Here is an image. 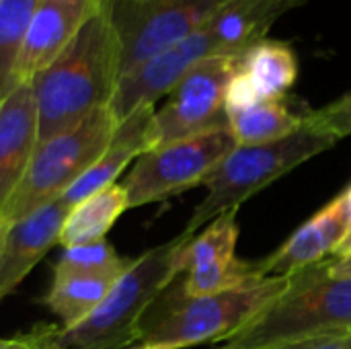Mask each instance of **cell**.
Listing matches in <instances>:
<instances>
[{"label": "cell", "instance_id": "1", "mask_svg": "<svg viewBox=\"0 0 351 349\" xmlns=\"http://www.w3.org/2000/svg\"><path fill=\"white\" fill-rule=\"evenodd\" d=\"M304 0H230L195 33L123 74L111 109L121 121L142 107H154L199 62L245 53L267 37L269 29Z\"/></svg>", "mask_w": 351, "mask_h": 349}, {"label": "cell", "instance_id": "2", "mask_svg": "<svg viewBox=\"0 0 351 349\" xmlns=\"http://www.w3.org/2000/svg\"><path fill=\"white\" fill-rule=\"evenodd\" d=\"M119 82V41L105 10L33 80L39 144L111 103Z\"/></svg>", "mask_w": 351, "mask_h": 349}, {"label": "cell", "instance_id": "3", "mask_svg": "<svg viewBox=\"0 0 351 349\" xmlns=\"http://www.w3.org/2000/svg\"><path fill=\"white\" fill-rule=\"evenodd\" d=\"M189 239L191 234L181 232L132 259L105 300L84 321L70 329L51 325L43 349H125L140 341L144 315L181 276L179 257Z\"/></svg>", "mask_w": 351, "mask_h": 349}, {"label": "cell", "instance_id": "4", "mask_svg": "<svg viewBox=\"0 0 351 349\" xmlns=\"http://www.w3.org/2000/svg\"><path fill=\"white\" fill-rule=\"evenodd\" d=\"M292 276L263 278L259 282L199 298L185 296L183 290L156 298L140 323V344L160 349H185L199 344L220 346L276 298H280Z\"/></svg>", "mask_w": 351, "mask_h": 349}, {"label": "cell", "instance_id": "5", "mask_svg": "<svg viewBox=\"0 0 351 349\" xmlns=\"http://www.w3.org/2000/svg\"><path fill=\"white\" fill-rule=\"evenodd\" d=\"M351 335V278H331L327 259L292 274L288 290L216 349H274Z\"/></svg>", "mask_w": 351, "mask_h": 349}, {"label": "cell", "instance_id": "6", "mask_svg": "<svg viewBox=\"0 0 351 349\" xmlns=\"http://www.w3.org/2000/svg\"><path fill=\"white\" fill-rule=\"evenodd\" d=\"M337 142L339 138L325 130L308 111L302 128L282 140L237 146L204 179L202 185L208 189V195L193 210L183 232L195 237L204 224H210L226 212L239 210L255 193L269 187L298 165L323 154Z\"/></svg>", "mask_w": 351, "mask_h": 349}, {"label": "cell", "instance_id": "7", "mask_svg": "<svg viewBox=\"0 0 351 349\" xmlns=\"http://www.w3.org/2000/svg\"><path fill=\"white\" fill-rule=\"evenodd\" d=\"M117 125L111 105H105L76 125L37 144L23 181L0 216L16 222L60 200L105 152Z\"/></svg>", "mask_w": 351, "mask_h": 349}, {"label": "cell", "instance_id": "8", "mask_svg": "<svg viewBox=\"0 0 351 349\" xmlns=\"http://www.w3.org/2000/svg\"><path fill=\"white\" fill-rule=\"evenodd\" d=\"M230 0H103L117 41L119 78L206 25Z\"/></svg>", "mask_w": 351, "mask_h": 349}, {"label": "cell", "instance_id": "9", "mask_svg": "<svg viewBox=\"0 0 351 349\" xmlns=\"http://www.w3.org/2000/svg\"><path fill=\"white\" fill-rule=\"evenodd\" d=\"M234 148L237 142L228 128L150 148L136 158L123 181L130 208L165 202L202 185Z\"/></svg>", "mask_w": 351, "mask_h": 349}, {"label": "cell", "instance_id": "10", "mask_svg": "<svg viewBox=\"0 0 351 349\" xmlns=\"http://www.w3.org/2000/svg\"><path fill=\"white\" fill-rule=\"evenodd\" d=\"M241 62L243 53L216 56L193 66L154 111V148L228 128L226 88Z\"/></svg>", "mask_w": 351, "mask_h": 349}, {"label": "cell", "instance_id": "11", "mask_svg": "<svg viewBox=\"0 0 351 349\" xmlns=\"http://www.w3.org/2000/svg\"><path fill=\"white\" fill-rule=\"evenodd\" d=\"M101 10L103 0H37L14 64L12 86L31 82Z\"/></svg>", "mask_w": 351, "mask_h": 349}, {"label": "cell", "instance_id": "12", "mask_svg": "<svg viewBox=\"0 0 351 349\" xmlns=\"http://www.w3.org/2000/svg\"><path fill=\"white\" fill-rule=\"evenodd\" d=\"M351 224V214L343 191L311 216L292 237L271 255L257 263L261 278H284L304 267L317 265L333 255Z\"/></svg>", "mask_w": 351, "mask_h": 349}, {"label": "cell", "instance_id": "13", "mask_svg": "<svg viewBox=\"0 0 351 349\" xmlns=\"http://www.w3.org/2000/svg\"><path fill=\"white\" fill-rule=\"evenodd\" d=\"M39 144L37 105L31 82L0 97V212L16 191Z\"/></svg>", "mask_w": 351, "mask_h": 349}, {"label": "cell", "instance_id": "14", "mask_svg": "<svg viewBox=\"0 0 351 349\" xmlns=\"http://www.w3.org/2000/svg\"><path fill=\"white\" fill-rule=\"evenodd\" d=\"M70 206L60 197L10 224L0 253V300H4L25 276L58 245Z\"/></svg>", "mask_w": 351, "mask_h": 349}, {"label": "cell", "instance_id": "15", "mask_svg": "<svg viewBox=\"0 0 351 349\" xmlns=\"http://www.w3.org/2000/svg\"><path fill=\"white\" fill-rule=\"evenodd\" d=\"M154 107H142L119 121L105 152L62 195V200L70 208H74L88 195L113 185L132 160L154 148Z\"/></svg>", "mask_w": 351, "mask_h": 349}, {"label": "cell", "instance_id": "16", "mask_svg": "<svg viewBox=\"0 0 351 349\" xmlns=\"http://www.w3.org/2000/svg\"><path fill=\"white\" fill-rule=\"evenodd\" d=\"M308 111L294 109L286 97L263 99L251 107L228 111V130L237 146H255L282 140L302 128Z\"/></svg>", "mask_w": 351, "mask_h": 349}, {"label": "cell", "instance_id": "17", "mask_svg": "<svg viewBox=\"0 0 351 349\" xmlns=\"http://www.w3.org/2000/svg\"><path fill=\"white\" fill-rule=\"evenodd\" d=\"M125 210H130V204L123 185L113 183L88 195L86 200L76 204L66 216L58 245L68 249L76 245L103 241Z\"/></svg>", "mask_w": 351, "mask_h": 349}, {"label": "cell", "instance_id": "18", "mask_svg": "<svg viewBox=\"0 0 351 349\" xmlns=\"http://www.w3.org/2000/svg\"><path fill=\"white\" fill-rule=\"evenodd\" d=\"M241 70L261 99H282L298 78V58L292 45L265 37L243 53Z\"/></svg>", "mask_w": 351, "mask_h": 349}, {"label": "cell", "instance_id": "19", "mask_svg": "<svg viewBox=\"0 0 351 349\" xmlns=\"http://www.w3.org/2000/svg\"><path fill=\"white\" fill-rule=\"evenodd\" d=\"M119 278V276H117ZM115 276H66L53 278L43 304L62 321V329H70L84 321L109 294Z\"/></svg>", "mask_w": 351, "mask_h": 349}, {"label": "cell", "instance_id": "20", "mask_svg": "<svg viewBox=\"0 0 351 349\" xmlns=\"http://www.w3.org/2000/svg\"><path fill=\"white\" fill-rule=\"evenodd\" d=\"M237 243H239V224H237V210H232L214 218L204 228V232L189 239V243L183 247L179 257L181 274L230 263L232 259H237L234 255Z\"/></svg>", "mask_w": 351, "mask_h": 349}, {"label": "cell", "instance_id": "21", "mask_svg": "<svg viewBox=\"0 0 351 349\" xmlns=\"http://www.w3.org/2000/svg\"><path fill=\"white\" fill-rule=\"evenodd\" d=\"M132 259L121 257L111 243L97 241L64 249L53 265V278L66 276H121Z\"/></svg>", "mask_w": 351, "mask_h": 349}, {"label": "cell", "instance_id": "22", "mask_svg": "<svg viewBox=\"0 0 351 349\" xmlns=\"http://www.w3.org/2000/svg\"><path fill=\"white\" fill-rule=\"evenodd\" d=\"M37 0L0 2V97L12 88V72L19 60Z\"/></svg>", "mask_w": 351, "mask_h": 349}, {"label": "cell", "instance_id": "23", "mask_svg": "<svg viewBox=\"0 0 351 349\" xmlns=\"http://www.w3.org/2000/svg\"><path fill=\"white\" fill-rule=\"evenodd\" d=\"M51 325H37L29 333L16 335V337H0V349H43L45 337L49 333Z\"/></svg>", "mask_w": 351, "mask_h": 349}, {"label": "cell", "instance_id": "24", "mask_svg": "<svg viewBox=\"0 0 351 349\" xmlns=\"http://www.w3.org/2000/svg\"><path fill=\"white\" fill-rule=\"evenodd\" d=\"M274 349H351V335L317 337V339L296 341V344H288V346H280Z\"/></svg>", "mask_w": 351, "mask_h": 349}, {"label": "cell", "instance_id": "25", "mask_svg": "<svg viewBox=\"0 0 351 349\" xmlns=\"http://www.w3.org/2000/svg\"><path fill=\"white\" fill-rule=\"evenodd\" d=\"M327 274L331 278H351V255L348 257H329Z\"/></svg>", "mask_w": 351, "mask_h": 349}, {"label": "cell", "instance_id": "26", "mask_svg": "<svg viewBox=\"0 0 351 349\" xmlns=\"http://www.w3.org/2000/svg\"><path fill=\"white\" fill-rule=\"evenodd\" d=\"M348 255H351V224L348 232H346V237L341 239V243L337 245V249L333 251L331 257H348Z\"/></svg>", "mask_w": 351, "mask_h": 349}, {"label": "cell", "instance_id": "27", "mask_svg": "<svg viewBox=\"0 0 351 349\" xmlns=\"http://www.w3.org/2000/svg\"><path fill=\"white\" fill-rule=\"evenodd\" d=\"M10 220L2 218L0 216V253H2V247H4V241H6V234H8V228H10Z\"/></svg>", "mask_w": 351, "mask_h": 349}, {"label": "cell", "instance_id": "28", "mask_svg": "<svg viewBox=\"0 0 351 349\" xmlns=\"http://www.w3.org/2000/svg\"><path fill=\"white\" fill-rule=\"evenodd\" d=\"M343 195H346V200H348V208H350V214H351V183L343 189Z\"/></svg>", "mask_w": 351, "mask_h": 349}, {"label": "cell", "instance_id": "29", "mask_svg": "<svg viewBox=\"0 0 351 349\" xmlns=\"http://www.w3.org/2000/svg\"><path fill=\"white\" fill-rule=\"evenodd\" d=\"M125 349H160V348H156V346H148V344H140V346H136V348H125Z\"/></svg>", "mask_w": 351, "mask_h": 349}, {"label": "cell", "instance_id": "30", "mask_svg": "<svg viewBox=\"0 0 351 349\" xmlns=\"http://www.w3.org/2000/svg\"><path fill=\"white\" fill-rule=\"evenodd\" d=\"M0 2H2V0H0Z\"/></svg>", "mask_w": 351, "mask_h": 349}]
</instances>
